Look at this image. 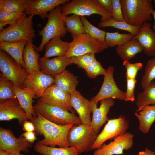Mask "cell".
<instances>
[{"instance_id": "cell-19", "label": "cell", "mask_w": 155, "mask_h": 155, "mask_svg": "<svg viewBox=\"0 0 155 155\" xmlns=\"http://www.w3.org/2000/svg\"><path fill=\"white\" fill-rule=\"evenodd\" d=\"M151 26L148 22L145 23L133 39L140 43L145 54L153 57L155 56V31L151 28Z\"/></svg>"}, {"instance_id": "cell-39", "label": "cell", "mask_w": 155, "mask_h": 155, "mask_svg": "<svg viewBox=\"0 0 155 155\" xmlns=\"http://www.w3.org/2000/svg\"><path fill=\"white\" fill-rule=\"evenodd\" d=\"M87 75L90 78H94L97 76L103 75H104L106 69L102 66L100 63L96 59L84 69Z\"/></svg>"}, {"instance_id": "cell-2", "label": "cell", "mask_w": 155, "mask_h": 155, "mask_svg": "<svg viewBox=\"0 0 155 155\" xmlns=\"http://www.w3.org/2000/svg\"><path fill=\"white\" fill-rule=\"evenodd\" d=\"M124 20L129 24L141 28L152 20L154 7L150 0H120Z\"/></svg>"}, {"instance_id": "cell-34", "label": "cell", "mask_w": 155, "mask_h": 155, "mask_svg": "<svg viewBox=\"0 0 155 155\" xmlns=\"http://www.w3.org/2000/svg\"><path fill=\"white\" fill-rule=\"evenodd\" d=\"M80 18L86 33L92 38L105 44L106 32L92 25L84 17L80 16Z\"/></svg>"}, {"instance_id": "cell-30", "label": "cell", "mask_w": 155, "mask_h": 155, "mask_svg": "<svg viewBox=\"0 0 155 155\" xmlns=\"http://www.w3.org/2000/svg\"><path fill=\"white\" fill-rule=\"evenodd\" d=\"M155 104V81H152L138 94L136 105L138 109L146 105Z\"/></svg>"}, {"instance_id": "cell-6", "label": "cell", "mask_w": 155, "mask_h": 155, "mask_svg": "<svg viewBox=\"0 0 155 155\" xmlns=\"http://www.w3.org/2000/svg\"><path fill=\"white\" fill-rule=\"evenodd\" d=\"M35 112L56 124L65 125L69 124L79 125L82 123L74 113L60 108L48 105L39 99L33 106Z\"/></svg>"}, {"instance_id": "cell-50", "label": "cell", "mask_w": 155, "mask_h": 155, "mask_svg": "<svg viewBox=\"0 0 155 155\" xmlns=\"http://www.w3.org/2000/svg\"><path fill=\"white\" fill-rule=\"evenodd\" d=\"M8 155H25L23 154H21L20 153H14L9 154Z\"/></svg>"}, {"instance_id": "cell-26", "label": "cell", "mask_w": 155, "mask_h": 155, "mask_svg": "<svg viewBox=\"0 0 155 155\" xmlns=\"http://www.w3.org/2000/svg\"><path fill=\"white\" fill-rule=\"evenodd\" d=\"M27 40H23L16 42L0 41V49L9 54L18 65L25 69L23 55Z\"/></svg>"}, {"instance_id": "cell-4", "label": "cell", "mask_w": 155, "mask_h": 155, "mask_svg": "<svg viewBox=\"0 0 155 155\" xmlns=\"http://www.w3.org/2000/svg\"><path fill=\"white\" fill-rule=\"evenodd\" d=\"M34 16H24L14 24L9 25L0 32V41L16 42L23 40L32 42L36 37L34 29Z\"/></svg>"}, {"instance_id": "cell-43", "label": "cell", "mask_w": 155, "mask_h": 155, "mask_svg": "<svg viewBox=\"0 0 155 155\" xmlns=\"http://www.w3.org/2000/svg\"><path fill=\"white\" fill-rule=\"evenodd\" d=\"M113 18L118 21H125L122 12L120 0H112Z\"/></svg>"}, {"instance_id": "cell-48", "label": "cell", "mask_w": 155, "mask_h": 155, "mask_svg": "<svg viewBox=\"0 0 155 155\" xmlns=\"http://www.w3.org/2000/svg\"><path fill=\"white\" fill-rule=\"evenodd\" d=\"M152 15L154 19V24L152 27V29L155 31V10H154L152 13Z\"/></svg>"}, {"instance_id": "cell-13", "label": "cell", "mask_w": 155, "mask_h": 155, "mask_svg": "<svg viewBox=\"0 0 155 155\" xmlns=\"http://www.w3.org/2000/svg\"><path fill=\"white\" fill-rule=\"evenodd\" d=\"M32 146V144L21 135L17 138L10 130L0 127V149L9 154L20 153L21 151L28 152V148Z\"/></svg>"}, {"instance_id": "cell-25", "label": "cell", "mask_w": 155, "mask_h": 155, "mask_svg": "<svg viewBox=\"0 0 155 155\" xmlns=\"http://www.w3.org/2000/svg\"><path fill=\"white\" fill-rule=\"evenodd\" d=\"M32 42L27 41L23 53L25 69L28 74L40 71L39 60L40 55L34 48Z\"/></svg>"}, {"instance_id": "cell-49", "label": "cell", "mask_w": 155, "mask_h": 155, "mask_svg": "<svg viewBox=\"0 0 155 155\" xmlns=\"http://www.w3.org/2000/svg\"><path fill=\"white\" fill-rule=\"evenodd\" d=\"M8 154L6 152L0 149V155H8Z\"/></svg>"}, {"instance_id": "cell-22", "label": "cell", "mask_w": 155, "mask_h": 155, "mask_svg": "<svg viewBox=\"0 0 155 155\" xmlns=\"http://www.w3.org/2000/svg\"><path fill=\"white\" fill-rule=\"evenodd\" d=\"M39 63L41 71L46 74L53 75L63 72L67 66L73 63L71 57L65 56L39 60Z\"/></svg>"}, {"instance_id": "cell-28", "label": "cell", "mask_w": 155, "mask_h": 155, "mask_svg": "<svg viewBox=\"0 0 155 155\" xmlns=\"http://www.w3.org/2000/svg\"><path fill=\"white\" fill-rule=\"evenodd\" d=\"M117 53L123 61H129L137 54L143 51L142 47L136 40L133 39L116 48Z\"/></svg>"}, {"instance_id": "cell-29", "label": "cell", "mask_w": 155, "mask_h": 155, "mask_svg": "<svg viewBox=\"0 0 155 155\" xmlns=\"http://www.w3.org/2000/svg\"><path fill=\"white\" fill-rule=\"evenodd\" d=\"M34 149L42 155H79L78 150L73 146L67 147H52L45 146L38 142L34 146Z\"/></svg>"}, {"instance_id": "cell-46", "label": "cell", "mask_w": 155, "mask_h": 155, "mask_svg": "<svg viewBox=\"0 0 155 155\" xmlns=\"http://www.w3.org/2000/svg\"><path fill=\"white\" fill-rule=\"evenodd\" d=\"M23 129L25 131H35V128L33 123L27 120L24 122L23 125Z\"/></svg>"}, {"instance_id": "cell-11", "label": "cell", "mask_w": 155, "mask_h": 155, "mask_svg": "<svg viewBox=\"0 0 155 155\" xmlns=\"http://www.w3.org/2000/svg\"><path fill=\"white\" fill-rule=\"evenodd\" d=\"M114 71L113 65L109 66L106 69L100 89L98 93L92 98V100L97 103L101 100L110 98L125 101V92L119 88L114 80L113 76Z\"/></svg>"}, {"instance_id": "cell-5", "label": "cell", "mask_w": 155, "mask_h": 155, "mask_svg": "<svg viewBox=\"0 0 155 155\" xmlns=\"http://www.w3.org/2000/svg\"><path fill=\"white\" fill-rule=\"evenodd\" d=\"M61 10L63 16L72 14L80 17L96 14L101 16V21L113 18L112 14L104 9L97 0H73L63 5Z\"/></svg>"}, {"instance_id": "cell-31", "label": "cell", "mask_w": 155, "mask_h": 155, "mask_svg": "<svg viewBox=\"0 0 155 155\" xmlns=\"http://www.w3.org/2000/svg\"><path fill=\"white\" fill-rule=\"evenodd\" d=\"M99 27H112L118 29L127 31L134 36L139 32L141 28L131 25L125 21H118L113 18L104 22H100L98 24Z\"/></svg>"}, {"instance_id": "cell-36", "label": "cell", "mask_w": 155, "mask_h": 155, "mask_svg": "<svg viewBox=\"0 0 155 155\" xmlns=\"http://www.w3.org/2000/svg\"><path fill=\"white\" fill-rule=\"evenodd\" d=\"M155 79V56L147 62L144 73L142 77L141 85L144 90Z\"/></svg>"}, {"instance_id": "cell-41", "label": "cell", "mask_w": 155, "mask_h": 155, "mask_svg": "<svg viewBox=\"0 0 155 155\" xmlns=\"http://www.w3.org/2000/svg\"><path fill=\"white\" fill-rule=\"evenodd\" d=\"M123 65L126 69V78L131 79H136L138 72L143 66L142 63L137 62L132 63L129 61H123Z\"/></svg>"}, {"instance_id": "cell-27", "label": "cell", "mask_w": 155, "mask_h": 155, "mask_svg": "<svg viewBox=\"0 0 155 155\" xmlns=\"http://www.w3.org/2000/svg\"><path fill=\"white\" fill-rule=\"evenodd\" d=\"M55 78V84L70 95L76 92L78 84L77 77L68 70H65L59 74L53 75Z\"/></svg>"}, {"instance_id": "cell-18", "label": "cell", "mask_w": 155, "mask_h": 155, "mask_svg": "<svg viewBox=\"0 0 155 155\" xmlns=\"http://www.w3.org/2000/svg\"><path fill=\"white\" fill-rule=\"evenodd\" d=\"M90 101L92 116L90 125L98 134L102 125L109 120L108 114L110 108L114 106L115 102L111 98L101 100L100 101V106L98 108V103L92 100Z\"/></svg>"}, {"instance_id": "cell-42", "label": "cell", "mask_w": 155, "mask_h": 155, "mask_svg": "<svg viewBox=\"0 0 155 155\" xmlns=\"http://www.w3.org/2000/svg\"><path fill=\"white\" fill-rule=\"evenodd\" d=\"M127 87L125 92V101L133 102L135 100L134 91L137 81L136 79L126 78Z\"/></svg>"}, {"instance_id": "cell-23", "label": "cell", "mask_w": 155, "mask_h": 155, "mask_svg": "<svg viewBox=\"0 0 155 155\" xmlns=\"http://www.w3.org/2000/svg\"><path fill=\"white\" fill-rule=\"evenodd\" d=\"M69 45L70 42L63 41L59 36L51 39L45 44L44 54L39 60H44L52 57L65 56Z\"/></svg>"}, {"instance_id": "cell-21", "label": "cell", "mask_w": 155, "mask_h": 155, "mask_svg": "<svg viewBox=\"0 0 155 155\" xmlns=\"http://www.w3.org/2000/svg\"><path fill=\"white\" fill-rule=\"evenodd\" d=\"M12 89L21 107L25 111L29 119L32 121L36 116L33 103L37 97L30 89L24 87L22 89L14 85Z\"/></svg>"}, {"instance_id": "cell-16", "label": "cell", "mask_w": 155, "mask_h": 155, "mask_svg": "<svg viewBox=\"0 0 155 155\" xmlns=\"http://www.w3.org/2000/svg\"><path fill=\"white\" fill-rule=\"evenodd\" d=\"M13 119H17L22 125L28 119L17 98L0 102V121H9Z\"/></svg>"}, {"instance_id": "cell-1", "label": "cell", "mask_w": 155, "mask_h": 155, "mask_svg": "<svg viewBox=\"0 0 155 155\" xmlns=\"http://www.w3.org/2000/svg\"><path fill=\"white\" fill-rule=\"evenodd\" d=\"M36 116L31 121L34 125L36 133L43 135L44 139L38 141L43 145L59 147L70 146L67 140L68 133L74 125L69 124L60 125L45 119L39 113L35 112Z\"/></svg>"}, {"instance_id": "cell-40", "label": "cell", "mask_w": 155, "mask_h": 155, "mask_svg": "<svg viewBox=\"0 0 155 155\" xmlns=\"http://www.w3.org/2000/svg\"><path fill=\"white\" fill-rule=\"evenodd\" d=\"M94 54L88 53L71 58L73 63L77 65L79 68L84 69L96 59Z\"/></svg>"}, {"instance_id": "cell-44", "label": "cell", "mask_w": 155, "mask_h": 155, "mask_svg": "<svg viewBox=\"0 0 155 155\" xmlns=\"http://www.w3.org/2000/svg\"><path fill=\"white\" fill-rule=\"evenodd\" d=\"M36 133L34 131H25L22 133L21 135L29 143L32 144L37 140L36 135Z\"/></svg>"}, {"instance_id": "cell-15", "label": "cell", "mask_w": 155, "mask_h": 155, "mask_svg": "<svg viewBox=\"0 0 155 155\" xmlns=\"http://www.w3.org/2000/svg\"><path fill=\"white\" fill-rule=\"evenodd\" d=\"M24 13L28 16L37 15L42 19L47 18L48 13L69 0H23Z\"/></svg>"}, {"instance_id": "cell-37", "label": "cell", "mask_w": 155, "mask_h": 155, "mask_svg": "<svg viewBox=\"0 0 155 155\" xmlns=\"http://www.w3.org/2000/svg\"><path fill=\"white\" fill-rule=\"evenodd\" d=\"M25 14L24 13L0 11V32L4 29L6 25L13 24L22 18Z\"/></svg>"}, {"instance_id": "cell-32", "label": "cell", "mask_w": 155, "mask_h": 155, "mask_svg": "<svg viewBox=\"0 0 155 155\" xmlns=\"http://www.w3.org/2000/svg\"><path fill=\"white\" fill-rule=\"evenodd\" d=\"M134 36L131 34L107 32L105 38V44L108 46H119L132 39Z\"/></svg>"}, {"instance_id": "cell-9", "label": "cell", "mask_w": 155, "mask_h": 155, "mask_svg": "<svg viewBox=\"0 0 155 155\" xmlns=\"http://www.w3.org/2000/svg\"><path fill=\"white\" fill-rule=\"evenodd\" d=\"M0 70L1 74L11 81L15 86L22 89L25 87V82L28 76L25 69L1 50Z\"/></svg>"}, {"instance_id": "cell-38", "label": "cell", "mask_w": 155, "mask_h": 155, "mask_svg": "<svg viewBox=\"0 0 155 155\" xmlns=\"http://www.w3.org/2000/svg\"><path fill=\"white\" fill-rule=\"evenodd\" d=\"M0 11L24 12L23 0H0Z\"/></svg>"}, {"instance_id": "cell-45", "label": "cell", "mask_w": 155, "mask_h": 155, "mask_svg": "<svg viewBox=\"0 0 155 155\" xmlns=\"http://www.w3.org/2000/svg\"><path fill=\"white\" fill-rule=\"evenodd\" d=\"M97 1L100 6L111 13H112V0H97Z\"/></svg>"}, {"instance_id": "cell-33", "label": "cell", "mask_w": 155, "mask_h": 155, "mask_svg": "<svg viewBox=\"0 0 155 155\" xmlns=\"http://www.w3.org/2000/svg\"><path fill=\"white\" fill-rule=\"evenodd\" d=\"M64 21L67 31L71 34L86 33L80 16L73 14L70 16H66Z\"/></svg>"}, {"instance_id": "cell-14", "label": "cell", "mask_w": 155, "mask_h": 155, "mask_svg": "<svg viewBox=\"0 0 155 155\" xmlns=\"http://www.w3.org/2000/svg\"><path fill=\"white\" fill-rule=\"evenodd\" d=\"M134 135L130 133H125L114 138L108 144H104L100 148L96 149L93 155H114L123 154L125 150L131 148L133 145Z\"/></svg>"}, {"instance_id": "cell-20", "label": "cell", "mask_w": 155, "mask_h": 155, "mask_svg": "<svg viewBox=\"0 0 155 155\" xmlns=\"http://www.w3.org/2000/svg\"><path fill=\"white\" fill-rule=\"evenodd\" d=\"M72 106L76 111L82 123L90 125L91 102L77 91L71 94Z\"/></svg>"}, {"instance_id": "cell-3", "label": "cell", "mask_w": 155, "mask_h": 155, "mask_svg": "<svg viewBox=\"0 0 155 155\" xmlns=\"http://www.w3.org/2000/svg\"><path fill=\"white\" fill-rule=\"evenodd\" d=\"M61 6V5H60ZM59 6L50 11L48 14L47 22L42 29L38 31V35L42 37L40 45L34 48L37 52L43 50L46 43L51 39L57 37H64L67 30L65 25L61 6Z\"/></svg>"}, {"instance_id": "cell-24", "label": "cell", "mask_w": 155, "mask_h": 155, "mask_svg": "<svg viewBox=\"0 0 155 155\" xmlns=\"http://www.w3.org/2000/svg\"><path fill=\"white\" fill-rule=\"evenodd\" d=\"M139 122V129L145 134L147 133L155 121V104L146 105L134 113Z\"/></svg>"}, {"instance_id": "cell-12", "label": "cell", "mask_w": 155, "mask_h": 155, "mask_svg": "<svg viewBox=\"0 0 155 155\" xmlns=\"http://www.w3.org/2000/svg\"><path fill=\"white\" fill-rule=\"evenodd\" d=\"M39 98L48 105L74 113L71 104V95L55 84L49 87L43 95Z\"/></svg>"}, {"instance_id": "cell-10", "label": "cell", "mask_w": 155, "mask_h": 155, "mask_svg": "<svg viewBox=\"0 0 155 155\" xmlns=\"http://www.w3.org/2000/svg\"><path fill=\"white\" fill-rule=\"evenodd\" d=\"M129 127L128 122L124 116L121 115L117 118L109 119L89 151L98 149L106 141L125 133Z\"/></svg>"}, {"instance_id": "cell-47", "label": "cell", "mask_w": 155, "mask_h": 155, "mask_svg": "<svg viewBox=\"0 0 155 155\" xmlns=\"http://www.w3.org/2000/svg\"><path fill=\"white\" fill-rule=\"evenodd\" d=\"M138 155H155V152L146 148L145 151L140 152Z\"/></svg>"}, {"instance_id": "cell-35", "label": "cell", "mask_w": 155, "mask_h": 155, "mask_svg": "<svg viewBox=\"0 0 155 155\" xmlns=\"http://www.w3.org/2000/svg\"><path fill=\"white\" fill-rule=\"evenodd\" d=\"M14 85L11 81L0 74V102L6 100L17 98L12 89V87Z\"/></svg>"}, {"instance_id": "cell-17", "label": "cell", "mask_w": 155, "mask_h": 155, "mask_svg": "<svg viewBox=\"0 0 155 155\" xmlns=\"http://www.w3.org/2000/svg\"><path fill=\"white\" fill-rule=\"evenodd\" d=\"M54 84V76L46 74L40 70L28 75L24 86L31 90L36 97L39 98L49 87Z\"/></svg>"}, {"instance_id": "cell-7", "label": "cell", "mask_w": 155, "mask_h": 155, "mask_svg": "<svg viewBox=\"0 0 155 155\" xmlns=\"http://www.w3.org/2000/svg\"><path fill=\"white\" fill-rule=\"evenodd\" d=\"M72 41L65 56L68 58L88 53H97L108 47L87 34H71Z\"/></svg>"}, {"instance_id": "cell-51", "label": "cell", "mask_w": 155, "mask_h": 155, "mask_svg": "<svg viewBox=\"0 0 155 155\" xmlns=\"http://www.w3.org/2000/svg\"><path fill=\"white\" fill-rule=\"evenodd\" d=\"M153 2L154 3V4L155 5V0H154L153 1Z\"/></svg>"}, {"instance_id": "cell-8", "label": "cell", "mask_w": 155, "mask_h": 155, "mask_svg": "<svg viewBox=\"0 0 155 155\" xmlns=\"http://www.w3.org/2000/svg\"><path fill=\"white\" fill-rule=\"evenodd\" d=\"M97 135L90 125L83 123L74 125L68 133L67 140L70 146L75 147L81 154L89 151Z\"/></svg>"}]
</instances>
